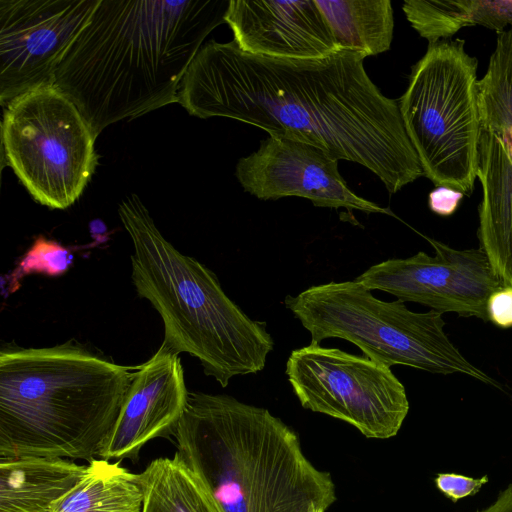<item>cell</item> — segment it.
I'll list each match as a JSON object with an SVG mask.
<instances>
[{"instance_id": "6da1fadb", "label": "cell", "mask_w": 512, "mask_h": 512, "mask_svg": "<svg viewBox=\"0 0 512 512\" xmlns=\"http://www.w3.org/2000/svg\"><path fill=\"white\" fill-rule=\"evenodd\" d=\"M363 52L320 59L252 55L235 41H210L186 70L177 94L190 115L226 117L297 139L374 173L396 193L424 172L397 100L364 68Z\"/></svg>"}, {"instance_id": "7a4b0ae2", "label": "cell", "mask_w": 512, "mask_h": 512, "mask_svg": "<svg viewBox=\"0 0 512 512\" xmlns=\"http://www.w3.org/2000/svg\"><path fill=\"white\" fill-rule=\"evenodd\" d=\"M230 0H100L63 56L54 84L97 137L178 102L181 80Z\"/></svg>"}, {"instance_id": "3957f363", "label": "cell", "mask_w": 512, "mask_h": 512, "mask_svg": "<svg viewBox=\"0 0 512 512\" xmlns=\"http://www.w3.org/2000/svg\"><path fill=\"white\" fill-rule=\"evenodd\" d=\"M173 437L176 453L224 512H326L336 500L330 473L313 465L295 431L265 408L189 392Z\"/></svg>"}, {"instance_id": "277c9868", "label": "cell", "mask_w": 512, "mask_h": 512, "mask_svg": "<svg viewBox=\"0 0 512 512\" xmlns=\"http://www.w3.org/2000/svg\"><path fill=\"white\" fill-rule=\"evenodd\" d=\"M135 368L68 340L0 351V458L91 461L113 428Z\"/></svg>"}, {"instance_id": "5b68a950", "label": "cell", "mask_w": 512, "mask_h": 512, "mask_svg": "<svg viewBox=\"0 0 512 512\" xmlns=\"http://www.w3.org/2000/svg\"><path fill=\"white\" fill-rule=\"evenodd\" d=\"M118 212L132 242V283L163 321L161 344L197 358L222 387L235 376L262 371L274 349L266 323L231 300L214 272L178 251L136 194L125 198Z\"/></svg>"}, {"instance_id": "8992f818", "label": "cell", "mask_w": 512, "mask_h": 512, "mask_svg": "<svg viewBox=\"0 0 512 512\" xmlns=\"http://www.w3.org/2000/svg\"><path fill=\"white\" fill-rule=\"evenodd\" d=\"M284 305L310 333L311 342L340 338L389 367L460 373L500 386L451 342L441 313L414 312L399 299L380 300L355 280L313 285L296 296H286Z\"/></svg>"}, {"instance_id": "52a82bcc", "label": "cell", "mask_w": 512, "mask_h": 512, "mask_svg": "<svg viewBox=\"0 0 512 512\" xmlns=\"http://www.w3.org/2000/svg\"><path fill=\"white\" fill-rule=\"evenodd\" d=\"M477 60L461 39L429 44L398 100L424 176L470 195L479 168L481 118Z\"/></svg>"}, {"instance_id": "ba28073f", "label": "cell", "mask_w": 512, "mask_h": 512, "mask_svg": "<svg viewBox=\"0 0 512 512\" xmlns=\"http://www.w3.org/2000/svg\"><path fill=\"white\" fill-rule=\"evenodd\" d=\"M3 108L7 165L36 202L51 209L73 205L98 163L97 137L79 109L55 84L36 86Z\"/></svg>"}, {"instance_id": "9c48e42d", "label": "cell", "mask_w": 512, "mask_h": 512, "mask_svg": "<svg viewBox=\"0 0 512 512\" xmlns=\"http://www.w3.org/2000/svg\"><path fill=\"white\" fill-rule=\"evenodd\" d=\"M285 372L303 408L344 421L366 438L396 436L409 412L391 367L365 355L310 342L290 353Z\"/></svg>"}, {"instance_id": "30bf717a", "label": "cell", "mask_w": 512, "mask_h": 512, "mask_svg": "<svg viewBox=\"0 0 512 512\" xmlns=\"http://www.w3.org/2000/svg\"><path fill=\"white\" fill-rule=\"evenodd\" d=\"M427 240L434 256L420 251L408 258L388 259L369 267L355 281L441 314L453 312L488 321L487 301L502 283L484 251Z\"/></svg>"}, {"instance_id": "8fae6325", "label": "cell", "mask_w": 512, "mask_h": 512, "mask_svg": "<svg viewBox=\"0 0 512 512\" xmlns=\"http://www.w3.org/2000/svg\"><path fill=\"white\" fill-rule=\"evenodd\" d=\"M100 0H0V103L54 84L70 45Z\"/></svg>"}, {"instance_id": "7c38bea8", "label": "cell", "mask_w": 512, "mask_h": 512, "mask_svg": "<svg viewBox=\"0 0 512 512\" xmlns=\"http://www.w3.org/2000/svg\"><path fill=\"white\" fill-rule=\"evenodd\" d=\"M338 162L315 145L283 136H269L236 165L244 190L260 200L296 196L316 207L345 208L366 213H389L349 189Z\"/></svg>"}, {"instance_id": "4fadbf2b", "label": "cell", "mask_w": 512, "mask_h": 512, "mask_svg": "<svg viewBox=\"0 0 512 512\" xmlns=\"http://www.w3.org/2000/svg\"><path fill=\"white\" fill-rule=\"evenodd\" d=\"M189 397L179 355L163 344L137 366L118 418L98 456L137 461L156 438L173 437Z\"/></svg>"}, {"instance_id": "5bb4252c", "label": "cell", "mask_w": 512, "mask_h": 512, "mask_svg": "<svg viewBox=\"0 0 512 512\" xmlns=\"http://www.w3.org/2000/svg\"><path fill=\"white\" fill-rule=\"evenodd\" d=\"M225 23L252 55L306 60L340 50L315 0H230Z\"/></svg>"}, {"instance_id": "9a60e30c", "label": "cell", "mask_w": 512, "mask_h": 512, "mask_svg": "<svg viewBox=\"0 0 512 512\" xmlns=\"http://www.w3.org/2000/svg\"><path fill=\"white\" fill-rule=\"evenodd\" d=\"M477 178L480 248L502 285L512 287V155L494 133L482 131Z\"/></svg>"}, {"instance_id": "2e32d148", "label": "cell", "mask_w": 512, "mask_h": 512, "mask_svg": "<svg viewBox=\"0 0 512 512\" xmlns=\"http://www.w3.org/2000/svg\"><path fill=\"white\" fill-rule=\"evenodd\" d=\"M85 469L64 458H0V512H48Z\"/></svg>"}, {"instance_id": "e0dca14e", "label": "cell", "mask_w": 512, "mask_h": 512, "mask_svg": "<svg viewBox=\"0 0 512 512\" xmlns=\"http://www.w3.org/2000/svg\"><path fill=\"white\" fill-rule=\"evenodd\" d=\"M144 488L140 474L120 461L92 459L76 486L48 512H142Z\"/></svg>"}, {"instance_id": "ac0fdd59", "label": "cell", "mask_w": 512, "mask_h": 512, "mask_svg": "<svg viewBox=\"0 0 512 512\" xmlns=\"http://www.w3.org/2000/svg\"><path fill=\"white\" fill-rule=\"evenodd\" d=\"M402 9L429 44L467 26L481 25L498 34L512 26V0H405Z\"/></svg>"}, {"instance_id": "d6986e66", "label": "cell", "mask_w": 512, "mask_h": 512, "mask_svg": "<svg viewBox=\"0 0 512 512\" xmlns=\"http://www.w3.org/2000/svg\"><path fill=\"white\" fill-rule=\"evenodd\" d=\"M340 49L367 57L389 50L394 17L390 0H315Z\"/></svg>"}, {"instance_id": "ffe728a7", "label": "cell", "mask_w": 512, "mask_h": 512, "mask_svg": "<svg viewBox=\"0 0 512 512\" xmlns=\"http://www.w3.org/2000/svg\"><path fill=\"white\" fill-rule=\"evenodd\" d=\"M142 512H224L201 478L177 453L150 462L140 473Z\"/></svg>"}, {"instance_id": "44dd1931", "label": "cell", "mask_w": 512, "mask_h": 512, "mask_svg": "<svg viewBox=\"0 0 512 512\" xmlns=\"http://www.w3.org/2000/svg\"><path fill=\"white\" fill-rule=\"evenodd\" d=\"M477 87L482 131L498 135L512 155V26L498 34Z\"/></svg>"}, {"instance_id": "7402d4cb", "label": "cell", "mask_w": 512, "mask_h": 512, "mask_svg": "<svg viewBox=\"0 0 512 512\" xmlns=\"http://www.w3.org/2000/svg\"><path fill=\"white\" fill-rule=\"evenodd\" d=\"M71 262L69 250L39 236L10 275L9 291L17 289L21 279L31 273L59 276L67 271Z\"/></svg>"}, {"instance_id": "603a6c76", "label": "cell", "mask_w": 512, "mask_h": 512, "mask_svg": "<svg viewBox=\"0 0 512 512\" xmlns=\"http://www.w3.org/2000/svg\"><path fill=\"white\" fill-rule=\"evenodd\" d=\"M437 489L453 502L475 495L488 482V475L473 478L457 473H438L435 480Z\"/></svg>"}, {"instance_id": "cb8c5ba5", "label": "cell", "mask_w": 512, "mask_h": 512, "mask_svg": "<svg viewBox=\"0 0 512 512\" xmlns=\"http://www.w3.org/2000/svg\"><path fill=\"white\" fill-rule=\"evenodd\" d=\"M488 321L501 328L512 327V287L502 285L487 301Z\"/></svg>"}, {"instance_id": "d4e9b609", "label": "cell", "mask_w": 512, "mask_h": 512, "mask_svg": "<svg viewBox=\"0 0 512 512\" xmlns=\"http://www.w3.org/2000/svg\"><path fill=\"white\" fill-rule=\"evenodd\" d=\"M464 194L461 192L439 186L429 194V208L441 216H449L455 212Z\"/></svg>"}, {"instance_id": "484cf974", "label": "cell", "mask_w": 512, "mask_h": 512, "mask_svg": "<svg viewBox=\"0 0 512 512\" xmlns=\"http://www.w3.org/2000/svg\"><path fill=\"white\" fill-rule=\"evenodd\" d=\"M477 512H512V483L488 507Z\"/></svg>"}]
</instances>
